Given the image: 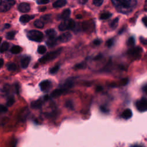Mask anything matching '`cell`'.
<instances>
[{
  "mask_svg": "<svg viewBox=\"0 0 147 147\" xmlns=\"http://www.w3.org/2000/svg\"><path fill=\"white\" fill-rule=\"evenodd\" d=\"M118 12L127 14L131 12L137 5V0H111Z\"/></svg>",
  "mask_w": 147,
  "mask_h": 147,
  "instance_id": "6da1fadb",
  "label": "cell"
},
{
  "mask_svg": "<svg viewBox=\"0 0 147 147\" xmlns=\"http://www.w3.org/2000/svg\"><path fill=\"white\" fill-rule=\"evenodd\" d=\"M27 37L30 40L36 42H41L43 39L44 36L43 34L38 30H31L28 32Z\"/></svg>",
  "mask_w": 147,
  "mask_h": 147,
  "instance_id": "7a4b0ae2",
  "label": "cell"
},
{
  "mask_svg": "<svg viewBox=\"0 0 147 147\" xmlns=\"http://www.w3.org/2000/svg\"><path fill=\"white\" fill-rule=\"evenodd\" d=\"M61 50H62L61 48H60L56 51H54L47 53V55L42 57L41 59H40L39 61L41 63H45L56 58L60 54Z\"/></svg>",
  "mask_w": 147,
  "mask_h": 147,
  "instance_id": "3957f363",
  "label": "cell"
},
{
  "mask_svg": "<svg viewBox=\"0 0 147 147\" xmlns=\"http://www.w3.org/2000/svg\"><path fill=\"white\" fill-rule=\"evenodd\" d=\"M75 27V22L72 19L64 20L59 26V30L63 31L67 29H74Z\"/></svg>",
  "mask_w": 147,
  "mask_h": 147,
  "instance_id": "277c9868",
  "label": "cell"
},
{
  "mask_svg": "<svg viewBox=\"0 0 147 147\" xmlns=\"http://www.w3.org/2000/svg\"><path fill=\"white\" fill-rule=\"evenodd\" d=\"M15 4L14 0H5L1 2L0 11L1 12H5L8 11L12 6Z\"/></svg>",
  "mask_w": 147,
  "mask_h": 147,
  "instance_id": "5b68a950",
  "label": "cell"
},
{
  "mask_svg": "<svg viewBox=\"0 0 147 147\" xmlns=\"http://www.w3.org/2000/svg\"><path fill=\"white\" fill-rule=\"evenodd\" d=\"M137 110L141 112L147 111V99L142 98L137 100L136 103Z\"/></svg>",
  "mask_w": 147,
  "mask_h": 147,
  "instance_id": "8992f818",
  "label": "cell"
},
{
  "mask_svg": "<svg viewBox=\"0 0 147 147\" xmlns=\"http://www.w3.org/2000/svg\"><path fill=\"white\" fill-rule=\"evenodd\" d=\"M39 86L42 91L47 92L51 88L52 84L49 80H44L40 83Z\"/></svg>",
  "mask_w": 147,
  "mask_h": 147,
  "instance_id": "52a82bcc",
  "label": "cell"
},
{
  "mask_svg": "<svg viewBox=\"0 0 147 147\" xmlns=\"http://www.w3.org/2000/svg\"><path fill=\"white\" fill-rule=\"evenodd\" d=\"M72 38V34L69 32H65L61 34L57 38L58 41L60 42H66L69 41Z\"/></svg>",
  "mask_w": 147,
  "mask_h": 147,
  "instance_id": "ba28073f",
  "label": "cell"
},
{
  "mask_svg": "<svg viewBox=\"0 0 147 147\" xmlns=\"http://www.w3.org/2000/svg\"><path fill=\"white\" fill-rule=\"evenodd\" d=\"M30 9V6L28 3H21L19 6H18V10L21 11V12H23V13H26V12H28Z\"/></svg>",
  "mask_w": 147,
  "mask_h": 147,
  "instance_id": "9c48e42d",
  "label": "cell"
},
{
  "mask_svg": "<svg viewBox=\"0 0 147 147\" xmlns=\"http://www.w3.org/2000/svg\"><path fill=\"white\" fill-rule=\"evenodd\" d=\"M140 49L138 47H137L134 49H131L128 51V54L130 56L134 57H137L140 55Z\"/></svg>",
  "mask_w": 147,
  "mask_h": 147,
  "instance_id": "30bf717a",
  "label": "cell"
},
{
  "mask_svg": "<svg viewBox=\"0 0 147 147\" xmlns=\"http://www.w3.org/2000/svg\"><path fill=\"white\" fill-rule=\"evenodd\" d=\"M131 116H132V112H131V110L129 109H127L125 110L121 114L122 118H123L125 119H128L130 118L131 117Z\"/></svg>",
  "mask_w": 147,
  "mask_h": 147,
  "instance_id": "8fae6325",
  "label": "cell"
},
{
  "mask_svg": "<svg viewBox=\"0 0 147 147\" xmlns=\"http://www.w3.org/2000/svg\"><path fill=\"white\" fill-rule=\"evenodd\" d=\"M30 61V57L29 56H26L25 57H23L21 59V67L23 68H26L28 67V66L29 64V63Z\"/></svg>",
  "mask_w": 147,
  "mask_h": 147,
  "instance_id": "7c38bea8",
  "label": "cell"
},
{
  "mask_svg": "<svg viewBox=\"0 0 147 147\" xmlns=\"http://www.w3.org/2000/svg\"><path fill=\"white\" fill-rule=\"evenodd\" d=\"M64 91H65L64 90H63L62 88H57L52 91V92L51 94V96L53 98H56V97L60 96Z\"/></svg>",
  "mask_w": 147,
  "mask_h": 147,
  "instance_id": "4fadbf2b",
  "label": "cell"
},
{
  "mask_svg": "<svg viewBox=\"0 0 147 147\" xmlns=\"http://www.w3.org/2000/svg\"><path fill=\"white\" fill-rule=\"evenodd\" d=\"M34 18L33 16H29V15H23L21 16L20 18V21L21 23H26L29 22L30 20Z\"/></svg>",
  "mask_w": 147,
  "mask_h": 147,
  "instance_id": "5bb4252c",
  "label": "cell"
},
{
  "mask_svg": "<svg viewBox=\"0 0 147 147\" xmlns=\"http://www.w3.org/2000/svg\"><path fill=\"white\" fill-rule=\"evenodd\" d=\"M74 85L73 82L71 80H67L63 84V86L61 87V88H62L63 90H64L65 91H67V90L71 88Z\"/></svg>",
  "mask_w": 147,
  "mask_h": 147,
  "instance_id": "9a60e30c",
  "label": "cell"
},
{
  "mask_svg": "<svg viewBox=\"0 0 147 147\" xmlns=\"http://www.w3.org/2000/svg\"><path fill=\"white\" fill-rule=\"evenodd\" d=\"M31 107L33 109H40L42 105V101L40 99L33 101L31 103Z\"/></svg>",
  "mask_w": 147,
  "mask_h": 147,
  "instance_id": "2e32d148",
  "label": "cell"
},
{
  "mask_svg": "<svg viewBox=\"0 0 147 147\" xmlns=\"http://www.w3.org/2000/svg\"><path fill=\"white\" fill-rule=\"evenodd\" d=\"M67 3L66 0H57L53 3L54 7H61L64 6Z\"/></svg>",
  "mask_w": 147,
  "mask_h": 147,
  "instance_id": "e0dca14e",
  "label": "cell"
},
{
  "mask_svg": "<svg viewBox=\"0 0 147 147\" xmlns=\"http://www.w3.org/2000/svg\"><path fill=\"white\" fill-rule=\"evenodd\" d=\"M70 14H71L70 10L68 9H67L62 12V13L61 14V15L60 16V19H62L64 20H67V19H68V18L70 16Z\"/></svg>",
  "mask_w": 147,
  "mask_h": 147,
  "instance_id": "ac0fdd59",
  "label": "cell"
},
{
  "mask_svg": "<svg viewBox=\"0 0 147 147\" xmlns=\"http://www.w3.org/2000/svg\"><path fill=\"white\" fill-rule=\"evenodd\" d=\"M45 34H46L47 36L48 37V38H56V32L53 29H48L45 32Z\"/></svg>",
  "mask_w": 147,
  "mask_h": 147,
  "instance_id": "d6986e66",
  "label": "cell"
},
{
  "mask_svg": "<svg viewBox=\"0 0 147 147\" xmlns=\"http://www.w3.org/2000/svg\"><path fill=\"white\" fill-rule=\"evenodd\" d=\"M57 41H58L57 38L56 39V38H50L47 40V44L48 47H52L55 46L57 44Z\"/></svg>",
  "mask_w": 147,
  "mask_h": 147,
  "instance_id": "ffe728a7",
  "label": "cell"
},
{
  "mask_svg": "<svg viewBox=\"0 0 147 147\" xmlns=\"http://www.w3.org/2000/svg\"><path fill=\"white\" fill-rule=\"evenodd\" d=\"M21 51H22L21 48L18 45H14L10 49V52L13 54H18L20 53Z\"/></svg>",
  "mask_w": 147,
  "mask_h": 147,
  "instance_id": "44dd1931",
  "label": "cell"
},
{
  "mask_svg": "<svg viewBox=\"0 0 147 147\" xmlns=\"http://www.w3.org/2000/svg\"><path fill=\"white\" fill-rule=\"evenodd\" d=\"M34 25L37 28H39V29H41L44 27V22L41 21V20H37L36 21H34Z\"/></svg>",
  "mask_w": 147,
  "mask_h": 147,
  "instance_id": "7402d4cb",
  "label": "cell"
},
{
  "mask_svg": "<svg viewBox=\"0 0 147 147\" xmlns=\"http://www.w3.org/2000/svg\"><path fill=\"white\" fill-rule=\"evenodd\" d=\"M9 43L7 42H2V44H1V49H0V51H1V53H3L5 51H7L9 48Z\"/></svg>",
  "mask_w": 147,
  "mask_h": 147,
  "instance_id": "603a6c76",
  "label": "cell"
},
{
  "mask_svg": "<svg viewBox=\"0 0 147 147\" xmlns=\"http://www.w3.org/2000/svg\"><path fill=\"white\" fill-rule=\"evenodd\" d=\"M118 18L117 17L112 21V22L110 23V27L111 28V29H114L117 28L118 24Z\"/></svg>",
  "mask_w": 147,
  "mask_h": 147,
  "instance_id": "cb8c5ba5",
  "label": "cell"
},
{
  "mask_svg": "<svg viewBox=\"0 0 147 147\" xmlns=\"http://www.w3.org/2000/svg\"><path fill=\"white\" fill-rule=\"evenodd\" d=\"M111 16V14L109 13V12H106V13H102L100 16V19L101 20H106L108 19L109 18H110Z\"/></svg>",
  "mask_w": 147,
  "mask_h": 147,
  "instance_id": "d4e9b609",
  "label": "cell"
},
{
  "mask_svg": "<svg viewBox=\"0 0 147 147\" xmlns=\"http://www.w3.org/2000/svg\"><path fill=\"white\" fill-rule=\"evenodd\" d=\"M47 51V48L44 45H40L38 47L37 49V52L40 54H43Z\"/></svg>",
  "mask_w": 147,
  "mask_h": 147,
  "instance_id": "484cf974",
  "label": "cell"
},
{
  "mask_svg": "<svg viewBox=\"0 0 147 147\" xmlns=\"http://www.w3.org/2000/svg\"><path fill=\"white\" fill-rule=\"evenodd\" d=\"M16 65L13 63H9V64H7V68L9 71H14L16 69Z\"/></svg>",
  "mask_w": 147,
  "mask_h": 147,
  "instance_id": "4316f807",
  "label": "cell"
},
{
  "mask_svg": "<svg viewBox=\"0 0 147 147\" xmlns=\"http://www.w3.org/2000/svg\"><path fill=\"white\" fill-rule=\"evenodd\" d=\"M15 32L13 31H11L9 32H7L6 35V38L9 40H12L15 36Z\"/></svg>",
  "mask_w": 147,
  "mask_h": 147,
  "instance_id": "83f0119b",
  "label": "cell"
},
{
  "mask_svg": "<svg viewBox=\"0 0 147 147\" xmlns=\"http://www.w3.org/2000/svg\"><path fill=\"white\" fill-rule=\"evenodd\" d=\"M86 67V64L84 62L79 63V64L75 65V67H74V68L75 69H84Z\"/></svg>",
  "mask_w": 147,
  "mask_h": 147,
  "instance_id": "f1b7e54d",
  "label": "cell"
},
{
  "mask_svg": "<svg viewBox=\"0 0 147 147\" xmlns=\"http://www.w3.org/2000/svg\"><path fill=\"white\" fill-rule=\"evenodd\" d=\"M59 65H56L55 66H54L53 68H52L51 69H50L49 70V73L50 74H55L57 72V71L59 70Z\"/></svg>",
  "mask_w": 147,
  "mask_h": 147,
  "instance_id": "f546056e",
  "label": "cell"
},
{
  "mask_svg": "<svg viewBox=\"0 0 147 147\" xmlns=\"http://www.w3.org/2000/svg\"><path fill=\"white\" fill-rule=\"evenodd\" d=\"M134 42H135V40H134V37H130V38L128 39L127 42V44L128 46L131 47V46L134 45Z\"/></svg>",
  "mask_w": 147,
  "mask_h": 147,
  "instance_id": "4dcf8cb0",
  "label": "cell"
},
{
  "mask_svg": "<svg viewBox=\"0 0 147 147\" xmlns=\"http://www.w3.org/2000/svg\"><path fill=\"white\" fill-rule=\"evenodd\" d=\"M51 16V15H50V14L45 15V16H42V17H41V18H40V20H41V21H42L43 22L46 21H49V20H50Z\"/></svg>",
  "mask_w": 147,
  "mask_h": 147,
  "instance_id": "1f68e13d",
  "label": "cell"
},
{
  "mask_svg": "<svg viewBox=\"0 0 147 147\" xmlns=\"http://www.w3.org/2000/svg\"><path fill=\"white\" fill-rule=\"evenodd\" d=\"M103 0H93V4L96 6H100L102 3Z\"/></svg>",
  "mask_w": 147,
  "mask_h": 147,
  "instance_id": "d6a6232c",
  "label": "cell"
},
{
  "mask_svg": "<svg viewBox=\"0 0 147 147\" xmlns=\"http://www.w3.org/2000/svg\"><path fill=\"white\" fill-rule=\"evenodd\" d=\"M14 102V98H10L7 100V102H6V105H7V106H11V105H13Z\"/></svg>",
  "mask_w": 147,
  "mask_h": 147,
  "instance_id": "836d02e7",
  "label": "cell"
},
{
  "mask_svg": "<svg viewBox=\"0 0 147 147\" xmlns=\"http://www.w3.org/2000/svg\"><path fill=\"white\" fill-rule=\"evenodd\" d=\"M65 106L69 108V109H73V103L70 100H68L66 103H65Z\"/></svg>",
  "mask_w": 147,
  "mask_h": 147,
  "instance_id": "e575fe53",
  "label": "cell"
},
{
  "mask_svg": "<svg viewBox=\"0 0 147 147\" xmlns=\"http://www.w3.org/2000/svg\"><path fill=\"white\" fill-rule=\"evenodd\" d=\"M49 2V0H37V3L38 5H43L47 4Z\"/></svg>",
  "mask_w": 147,
  "mask_h": 147,
  "instance_id": "d590c367",
  "label": "cell"
},
{
  "mask_svg": "<svg viewBox=\"0 0 147 147\" xmlns=\"http://www.w3.org/2000/svg\"><path fill=\"white\" fill-rule=\"evenodd\" d=\"M106 45L108 47H110L113 45V40H111V39H109L107 41H106Z\"/></svg>",
  "mask_w": 147,
  "mask_h": 147,
  "instance_id": "8d00e7d4",
  "label": "cell"
},
{
  "mask_svg": "<svg viewBox=\"0 0 147 147\" xmlns=\"http://www.w3.org/2000/svg\"><path fill=\"white\" fill-rule=\"evenodd\" d=\"M142 22L144 24V25L147 27V16H145L142 18Z\"/></svg>",
  "mask_w": 147,
  "mask_h": 147,
  "instance_id": "74e56055",
  "label": "cell"
},
{
  "mask_svg": "<svg viewBox=\"0 0 147 147\" xmlns=\"http://www.w3.org/2000/svg\"><path fill=\"white\" fill-rule=\"evenodd\" d=\"M1 112H6L7 110V107H6L5 106L3 105H1Z\"/></svg>",
  "mask_w": 147,
  "mask_h": 147,
  "instance_id": "f35d334b",
  "label": "cell"
},
{
  "mask_svg": "<svg viewBox=\"0 0 147 147\" xmlns=\"http://www.w3.org/2000/svg\"><path fill=\"white\" fill-rule=\"evenodd\" d=\"M100 42H101L100 40H99L98 39H96L93 41V44L95 45H99L100 44Z\"/></svg>",
  "mask_w": 147,
  "mask_h": 147,
  "instance_id": "ab89813d",
  "label": "cell"
},
{
  "mask_svg": "<svg viewBox=\"0 0 147 147\" xmlns=\"http://www.w3.org/2000/svg\"><path fill=\"white\" fill-rule=\"evenodd\" d=\"M102 58V55H97L96 56H95V58L94 59L95 60H99V59H100Z\"/></svg>",
  "mask_w": 147,
  "mask_h": 147,
  "instance_id": "60d3db41",
  "label": "cell"
},
{
  "mask_svg": "<svg viewBox=\"0 0 147 147\" xmlns=\"http://www.w3.org/2000/svg\"><path fill=\"white\" fill-rule=\"evenodd\" d=\"M141 42L143 44H147V41L146 40H145L144 38H142V37H141Z\"/></svg>",
  "mask_w": 147,
  "mask_h": 147,
  "instance_id": "b9f144b4",
  "label": "cell"
},
{
  "mask_svg": "<svg viewBox=\"0 0 147 147\" xmlns=\"http://www.w3.org/2000/svg\"><path fill=\"white\" fill-rule=\"evenodd\" d=\"M15 86H16V91H17V93L18 94V93H19V86H18V84H16Z\"/></svg>",
  "mask_w": 147,
  "mask_h": 147,
  "instance_id": "7bdbcfd3",
  "label": "cell"
},
{
  "mask_svg": "<svg viewBox=\"0 0 147 147\" xmlns=\"http://www.w3.org/2000/svg\"><path fill=\"white\" fill-rule=\"evenodd\" d=\"M143 90H144V91H145V92H146V93H147V84H146V85H145V86L144 87V88H143Z\"/></svg>",
  "mask_w": 147,
  "mask_h": 147,
  "instance_id": "ee69618b",
  "label": "cell"
},
{
  "mask_svg": "<svg viewBox=\"0 0 147 147\" xmlns=\"http://www.w3.org/2000/svg\"><path fill=\"white\" fill-rule=\"evenodd\" d=\"M4 26H5V28H9L10 26V25L9 24H5Z\"/></svg>",
  "mask_w": 147,
  "mask_h": 147,
  "instance_id": "f6af8a7d",
  "label": "cell"
},
{
  "mask_svg": "<svg viewBox=\"0 0 147 147\" xmlns=\"http://www.w3.org/2000/svg\"><path fill=\"white\" fill-rule=\"evenodd\" d=\"M3 64V59H1V64H0L1 67H2Z\"/></svg>",
  "mask_w": 147,
  "mask_h": 147,
  "instance_id": "bcb514c9",
  "label": "cell"
},
{
  "mask_svg": "<svg viewBox=\"0 0 147 147\" xmlns=\"http://www.w3.org/2000/svg\"><path fill=\"white\" fill-rule=\"evenodd\" d=\"M45 9H46V7H42V8L40 9H39V10L41 11H44V10H45Z\"/></svg>",
  "mask_w": 147,
  "mask_h": 147,
  "instance_id": "7dc6e473",
  "label": "cell"
},
{
  "mask_svg": "<svg viewBox=\"0 0 147 147\" xmlns=\"http://www.w3.org/2000/svg\"><path fill=\"white\" fill-rule=\"evenodd\" d=\"M131 147H142V146L138 145H132Z\"/></svg>",
  "mask_w": 147,
  "mask_h": 147,
  "instance_id": "c3c4849f",
  "label": "cell"
},
{
  "mask_svg": "<svg viewBox=\"0 0 147 147\" xmlns=\"http://www.w3.org/2000/svg\"><path fill=\"white\" fill-rule=\"evenodd\" d=\"M13 147H15V146H13Z\"/></svg>",
  "mask_w": 147,
  "mask_h": 147,
  "instance_id": "681fc988",
  "label": "cell"
}]
</instances>
